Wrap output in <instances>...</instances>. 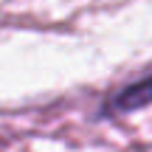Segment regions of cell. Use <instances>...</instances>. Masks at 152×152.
<instances>
[{
    "mask_svg": "<svg viewBox=\"0 0 152 152\" xmlns=\"http://www.w3.org/2000/svg\"><path fill=\"white\" fill-rule=\"evenodd\" d=\"M144 107H152V73H144L113 90L99 107V118H121Z\"/></svg>",
    "mask_w": 152,
    "mask_h": 152,
    "instance_id": "cell-1",
    "label": "cell"
}]
</instances>
